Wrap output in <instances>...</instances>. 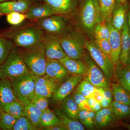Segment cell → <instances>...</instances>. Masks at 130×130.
Here are the masks:
<instances>
[{
  "instance_id": "9f6ffc18",
  "label": "cell",
  "mask_w": 130,
  "mask_h": 130,
  "mask_svg": "<svg viewBox=\"0 0 130 130\" xmlns=\"http://www.w3.org/2000/svg\"></svg>"
},
{
  "instance_id": "44dd1931",
  "label": "cell",
  "mask_w": 130,
  "mask_h": 130,
  "mask_svg": "<svg viewBox=\"0 0 130 130\" xmlns=\"http://www.w3.org/2000/svg\"><path fill=\"white\" fill-rule=\"evenodd\" d=\"M17 100L11 81L7 78H0V106Z\"/></svg>"
},
{
  "instance_id": "74e56055",
  "label": "cell",
  "mask_w": 130,
  "mask_h": 130,
  "mask_svg": "<svg viewBox=\"0 0 130 130\" xmlns=\"http://www.w3.org/2000/svg\"><path fill=\"white\" fill-rule=\"evenodd\" d=\"M71 96L74 102L78 106L79 109L91 110L88 103L87 98L76 89L74 91Z\"/></svg>"
},
{
  "instance_id": "d6a6232c",
  "label": "cell",
  "mask_w": 130,
  "mask_h": 130,
  "mask_svg": "<svg viewBox=\"0 0 130 130\" xmlns=\"http://www.w3.org/2000/svg\"><path fill=\"white\" fill-rule=\"evenodd\" d=\"M14 46L11 40L0 35V66L6 60Z\"/></svg>"
},
{
  "instance_id": "1f68e13d",
  "label": "cell",
  "mask_w": 130,
  "mask_h": 130,
  "mask_svg": "<svg viewBox=\"0 0 130 130\" xmlns=\"http://www.w3.org/2000/svg\"><path fill=\"white\" fill-rule=\"evenodd\" d=\"M113 113L118 120H122L130 116V106L113 101L111 106Z\"/></svg>"
},
{
  "instance_id": "11a10c76",
  "label": "cell",
  "mask_w": 130,
  "mask_h": 130,
  "mask_svg": "<svg viewBox=\"0 0 130 130\" xmlns=\"http://www.w3.org/2000/svg\"><path fill=\"white\" fill-rule=\"evenodd\" d=\"M0 130H1V128H0Z\"/></svg>"
},
{
  "instance_id": "8d00e7d4",
  "label": "cell",
  "mask_w": 130,
  "mask_h": 130,
  "mask_svg": "<svg viewBox=\"0 0 130 130\" xmlns=\"http://www.w3.org/2000/svg\"><path fill=\"white\" fill-rule=\"evenodd\" d=\"M96 88L89 81L84 79L77 86L76 89L87 98L92 97Z\"/></svg>"
},
{
  "instance_id": "816d5d0a",
  "label": "cell",
  "mask_w": 130,
  "mask_h": 130,
  "mask_svg": "<svg viewBox=\"0 0 130 130\" xmlns=\"http://www.w3.org/2000/svg\"><path fill=\"white\" fill-rule=\"evenodd\" d=\"M33 1L35 2H43V0H32Z\"/></svg>"
},
{
  "instance_id": "83f0119b",
  "label": "cell",
  "mask_w": 130,
  "mask_h": 130,
  "mask_svg": "<svg viewBox=\"0 0 130 130\" xmlns=\"http://www.w3.org/2000/svg\"><path fill=\"white\" fill-rule=\"evenodd\" d=\"M60 125H62L60 119L51 109L48 108L43 112L40 121L41 130L44 128Z\"/></svg>"
},
{
  "instance_id": "ab89813d",
  "label": "cell",
  "mask_w": 130,
  "mask_h": 130,
  "mask_svg": "<svg viewBox=\"0 0 130 130\" xmlns=\"http://www.w3.org/2000/svg\"><path fill=\"white\" fill-rule=\"evenodd\" d=\"M31 103L42 112L48 108V98L39 95L35 94Z\"/></svg>"
},
{
  "instance_id": "e575fe53",
  "label": "cell",
  "mask_w": 130,
  "mask_h": 130,
  "mask_svg": "<svg viewBox=\"0 0 130 130\" xmlns=\"http://www.w3.org/2000/svg\"><path fill=\"white\" fill-rule=\"evenodd\" d=\"M109 28L106 22L102 21L96 26L94 29V39H107L108 40L109 37Z\"/></svg>"
},
{
  "instance_id": "8992f818",
  "label": "cell",
  "mask_w": 130,
  "mask_h": 130,
  "mask_svg": "<svg viewBox=\"0 0 130 130\" xmlns=\"http://www.w3.org/2000/svg\"><path fill=\"white\" fill-rule=\"evenodd\" d=\"M20 48L24 60L30 71L37 76L45 75L47 59L42 42L29 48Z\"/></svg>"
},
{
  "instance_id": "ffe728a7",
  "label": "cell",
  "mask_w": 130,
  "mask_h": 130,
  "mask_svg": "<svg viewBox=\"0 0 130 130\" xmlns=\"http://www.w3.org/2000/svg\"><path fill=\"white\" fill-rule=\"evenodd\" d=\"M69 74L84 76L86 74V65L82 60L72 59L67 56L59 60Z\"/></svg>"
},
{
  "instance_id": "d6986e66",
  "label": "cell",
  "mask_w": 130,
  "mask_h": 130,
  "mask_svg": "<svg viewBox=\"0 0 130 130\" xmlns=\"http://www.w3.org/2000/svg\"><path fill=\"white\" fill-rule=\"evenodd\" d=\"M121 50L120 60L124 66H127L130 53V30L127 18L121 31Z\"/></svg>"
},
{
  "instance_id": "cb8c5ba5",
  "label": "cell",
  "mask_w": 130,
  "mask_h": 130,
  "mask_svg": "<svg viewBox=\"0 0 130 130\" xmlns=\"http://www.w3.org/2000/svg\"><path fill=\"white\" fill-rule=\"evenodd\" d=\"M61 110L70 118L76 121L78 119L79 109L71 96H68L62 101Z\"/></svg>"
},
{
  "instance_id": "4fadbf2b",
  "label": "cell",
  "mask_w": 130,
  "mask_h": 130,
  "mask_svg": "<svg viewBox=\"0 0 130 130\" xmlns=\"http://www.w3.org/2000/svg\"><path fill=\"white\" fill-rule=\"evenodd\" d=\"M111 19L106 22L109 28V40L111 47L110 58L115 66L120 62V57L121 50V31L113 27L111 21Z\"/></svg>"
},
{
  "instance_id": "7402d4cb",
  "label": "cell",
  "mask_w": 130,
  "mask_h": 130,
  "mask_svg": "<svg viewBox=\"0 0 130 130\" xmlns=\"http://www.w3.org/2000/svg\"><path fill=\"white\" fill-rule=\"evenodd\" d=\"M116 119V118L111 107L102 108L95 113V127L104 128L110 125Z\"/></svg>"
},
{
  "instance_id": "f1b7e54d",
  "label": "cell",
  "mask_w": 130,
  "mask_h": 130,
  "mask_svg": "<svg viewBox=\"0 0 130 130\" xmlns=\"http://www.w3.org/2000/svg\"><path fill=\"white\" fill-rule=\"evenodd\" d=\"M95 113L92 110L79 109L78 116V121L86 128L89 129H93L95 127Z\"/></svg>"
},
{
  "instance_id": "f546056e",
  "label": "cell",
  "mask_w": 130,
  "mask_h": 130,
  "mask_svg": "<svg viewBox=\"0 0 130 130\" xmlns=\"http://www.w3.org/2000/svg\"><path fill=\"white\" fill-rule=\"evenodd\" d=\"M1 107L5 112L16 119L24 116V106L18 100L2 105Z\"/></svg>"
},
{
  "instance_id": "681fc988",
  "label": "cell",
  "mask_w": 130,
  "mask_h": 130,
  "mask_svg": "<svg viewBox=\"0 0 130 130\" xmlns=\"http://www.w3.org/2000/svg\"><path fill=\"white\" fill-rule=\"evenodd\" d=\"M127 66L130 68V53L129 55V58H128V63H127Z\"/></svg>"
},
{
  "instance_id": "bcb514c9",
  "label": "cell",
  "mask_w": 130,
  "mask_h": 130,
  "mask_svg": "<svg viewBox=\"0 0 130 130\" xmlns=\"http://www.w3.org/2000/svg\"><path fill=\"white\" fill-rule=\"evenodd\" d=\"M42 130H66L62 125L54 126L43 128Z\"/></svg>"
},
{
  "instance_id": "e0dca14e",
  "label": "cell",
  "mask_w": 130,
  "mask_h": 130,
  "mask_svg": "<svg viewBox=\"0 0 130 130\" xmlns=\"http://www.w3.org/2000/svg\"><path fill=\"white\" fill-rule=\"evenodd\" d=\"M81 0H43L57 14L70 15Z\"/></svg>"
},
{
  "instance_id": "7bdbcfd3",
  "label": "cell",
  "mask_w": 130,
  "mask_h": 130,
  "mask_svg": "<svg viewBox=\"0 0 130 130\" xmlns=\"http://www.w3.org/2000/svg\"><path fill=\"white\" fill-rule=\"evenodd\" d=\"M92 97H93L96 101L100 103L102 100L103 96L102 92L99 88H96Z\"/></svg>"
},
{
  "instance_id": "484cf974",
  "label": "cell",
  "mask_w": 130,
  "mask_h": 130,
  "mask_svg": "<svg viewBox=\"0 0 130 130\" xmlns=\"http://www.w3.org/2000/svg\"><path fill=\"white\" fill-rule=\"evenodd\" d=\"M113 97L114 101L130 106V93L118 83L111 85Z\"/></svg>"
},
{
  "instance_id": "836d02e7",
  "label": "cell",
  "mask_w": 130,
  "mask_h": 130,
  "mask_svg": "<svg viewBox=\"0 0 130 130\" xmlns=\"http://www.w3.org/2000/svg\"><path fill=\"white\" fill-rule=\"evenodd\" d=\"M17 119L5 112L0 106V128L3 130H12Z\"/></svg>"
},
{
  "instance_id": "f907efd6",
  "label": "cell",
  "mask_w": 130,
  "mask_h": 130,
  "mask_svg": "<svg viewBox=\"0 0 130 130\" xmlns=\"http://www.w3.org/2000/svg\"><path fill=\"white\" fill-rule=\"evenodd\" d=\"M15 1V0H0V3L5 2L8 1Z\"/></svg>"
},
{
  "instance_id": "9c48e42d",
  "label": "cell",
  "mask_w": 130,
  "mask_h": 130,
  "mask_svg": "<svg viewBox=\"0 0 130 130\" xmlns=\"http://www.w3.org/2000/svg\"><path fill=\"white\" fill-rule=\"evenodd\" d=\"M82 60L86 67V74L84 76V79L89 81L96 88L110 87L109 80L93 60L86 49Z\"/></svg>"
},
{
  "instance_id": "6da1fadb",
  "label": "cell",
  "mask_w": 130,
  "mask_h": 130,
  "mask_svg": "<svg viewBox=\"0 0 130 130\" xmlns=\"http://www.w3.org/2000/svg\"><path fill=\"white\" fill-rule=\"evenodd\" d=\"M75 26L89 40H94L96 26L103 21L97 0H81L70 14Z\"/></svg>"
},
{
  "instance_id": "9a60e30c",
  "label": "cell",
  "mask_w": 130,
  "mask_h": 130,
  "mask_svg": "<svg viewBox=\"0 0 130 130\" xmlns=\"http://www.w3.org/2000/svg\"><path fill=\"white\" fill-rule=\"evenodd\" d=\"M56 14L49 6L44 2H40L33 3L25 13L26 19L31 21H36Z\"/></svg>"
},
{
  "instance_id": "ee69618b",
  "label": "cell",
  "mask_w": 130,
  "mask_h": 130,
  "mask_svg": "<svg viewBox=\"0 0 130 130\" xmlns=\"http://www.w3.org/2000/svg\"><path fill=\"white\" fill-rule=\"evenodd\" d=\"M112 102V101L107 98L103 97L102 100L100 102V104L102 108H107L111 107Z\"/></svg>"
},
{
  "instance_id": "db71d44e",
  "label": "cell",
  "mask_w": 130,
  "mask_h": 130,
  "mask_svg": "<svg viewBox=\"0 0 130 130\" xmlns=\"http://www.w3.org/2000/svg\"><path fill=\"white\" fill-rule=\"evenodd\" d=\"M3 14H2V13L1 12V11H0V17L3 16Z\"/></svg>"
},
{
  "instance_id": "7a4b0ae2",
  "label": "cell",
  "mask_w": 130,
  "mask_h": 130,
  "mask_svg": "<svg viewBox=\"0 0 130 130\" xmlns=\"http://www.w3.org/2000/svg\"><path fill=\"white\" fill-rule=\"evenodd\" d=\"M44 32L35 21L0 31V35L11 40L14 46L28 48L41 42Z\"/></svg>"
},
{
  "instance_id": "8fae6325",
  "label": "cell",
  "mask_w": 130,
  "mask_h": 130,
  "mask_svg": "<svg viewBox=\"0 0 130 130\" xmlns=\"http://www.w3.org/2000/svg\"><path fill=\"white\" fill-rule=\"evenodd\" d=\"M35 94L46 98L53 97L60 83L55 79L45 74L41 76H35Z\"/></svg>"
},
{
  "instance_id": "52a82bcc",
  "label": "cell",
  "mask_w": 130,
  "mask_h": 130,
  "mask_svg": "<svg viewBox=\"0 0 130 130\" xmlns=\"http://www.w3.org/2000/svg\"><path fill=\"white\" fill-rule=\"evenodd\" d=\"M11 81L17 100L24 106L31 103L35 94V76L30 72Z\"/></svg>"
},
{
  "instance_id": "277c9868",
  "label": "cell",
  "mask_w": 130,
  "mask_h": 130,
  "mask_svg": "<svg viewBox=\"0 0 130 130\" xmlns=\"http://www.w3.org/2000/svg\"><path fill=\"white\" fill-rule=\"evenodd\" d=\"M30 72L24 60L21 48L19 47L14 46L0 66V78L12 80Z\"/></svg>"
},
{
  "instance_id": "f6af8a7d",
  "label": "cell",
  "mask_w": 130,
  "mask_h": 130,
  "mask_svg": "<svg viewBox=\"0 0 130 130\" xmlns=\"http://www.w3.org/2000/svg\"><path fill=\"white\" fill-rule=\"evenodd\" d=\"M102 108L101 106L100 103L96 101L95 103L91 107H90L91 110H92L93 111L96 113L98 112L101 109H102Z\"/></svg>"
},
{
  "instance_id": "d590c367",
  "label": "cell",
  "mask_w": 130,
  "mask_h": 130,
  "mask_svg": "<svg viewBox=\"0 0 130 130\" xmlns=\"http://www.w3.org/2000/svg\"><path fill=\"white\" fill-rule=\"evenodd\" d=\"M41 130L32 125L28 118L24 116L17 119L12 130Z\"/></svg>"
},
{
  "instance_id": "b9f144b4",
  "label": "cell",
  "mask_w": 130,
  "mask_h": 130,
  "mask_svg": "<svg viewBox=\"0 0 130 130\" xmlns=\"http://www.w3.org/2000/svg\"><path fill=\"white\" fill-rule=\"evenodd\" d=\"M99 88L102 92L103 97L106 98L110 101H113V94L111 89L110 87Z\"/></svg>"
},
{
  "instance_id": "c3c4849f",
  "label": "cell",
  "mask_w": 130,
  "mask_h": 130,
  "mask_svg": "<svg viewBox=\"0 0 130 130\" xmlns=\"http://www.w3.org/2000/svg\"><path fill=\"white\" fill-rule=\"evenodd\" d=\"M122 125L124 127L127 128L128 129L130 130V124L128 123H122Z\"/></svg>"
},
{
  "instance_id": "30bf717a",
  "label": "cell",
  "mask_w": 130,
  "mask_h": 130,
  "mask_svg": "<svg viewBox=\"0 0 130 130\" xmlns=\"http://www.w3.org/2000/svg\"><path fill=\"white\" fill-rule=\"evenodd\" d=\"M41 42L47 59L60 60L67 56L61 46L60 38L44 33Z\"/></svg>"
},
{
  "instance_id": "5bb4252c",
  "label": "cell",
  "mask_w": 130,
  "mask_h": 130,
  "mask_svg": "<svg viewBox=\"0 0 130 130\" xmlns=\"http://www.w3.org/2000/svg\"><path fill=\"white\" fill-rule=\"evenodd\" d=\"M130 5V0L125 2L115 1L111 21L113 27L119 31H121L127 18Z\"/></svg>"
},
{
  "instance_id": "f5cc1de1",
  "label": "cell",
  "mask_w": 130,
  "mask_h": 130,
  "mask_svg": "<svg viewBox=\"0 0 130 130\" xmlns=\"http://www.w3.org/2000/svg\"><path fill=\"white\" fill-rule=\"evenodd\" d=\"M115 1H119L121 2H125L126 1H128V0H115Z\"/></svg>"
},
{
  "instance_id": "d4e9b609",
  "label": "cell",
  "mask_w": 130,
  "mask_h": 130,
  "mask_svg": "<svg viewBox=\"0 0 130 130\" xmlns=\"http://www.w3.org/2000/svg\"><path fill=\"white\" fill-rule=\"evenodd\" d=\"M42 113L31 103L24 106V116L28 118L32 125L41 130L40 121Z\"/></svg>"
},
{
  "instance_id": "2e32d148",
  "label": "cell",
  "mask_w": 130,
  "mask_h": 130,
  "mask_svg": "<svg viewBox=\"0 0 130 130\" xmlns=\"http://www.w3.org/2000/svg\"><path fill=\"white\" fill-rule=\"evenodd\" d=\"M45 74L60 84L70 76L62 63L56 60L47 59Z\"/></svg>"
},
{
  "instance_id": "4dcf8cb0",
  "label": "cell",
  "mask_w": 130,
  "mask_h": 130,
  "mask_svg": "<svg viewBox=\"0 0 130 130\" xmlns=\"http://www.w3.org/2000/svg\"><path fill=\"white\" fill-rule=\"evenodd\" d=\"M103 21L106 22L111 18L115 0H97Z\"/></svg>"
},
{
  "instance_id": "ba28073f",
  "label": "cell",
  "mask_w": 130,
  "mask_h": 130,
  "mask_svg": "<svg viewBox=\"0 0 130 130\" xmlns=\"http://www.w3.org/2000/svg\"><path fill=\"white\" fill-rule=\"evenodd\" d=\"M85 48L109 82L110 81L116 82L115 66L112 63L110 57L99 48L94 40L88 39Z\"/></svg>"
},
{
  "instance_id": "4316f807",
  "label": "cell",
  "mask_w": 130,
  "mask_h": 130,
  "mask_svg": "<svg viewBox=\"0 0 130 130\" xmlns=\"http://www.w3.org/2000/svg\"><path fill=\"white\" fill-rule=\"evenodd\" d=\"M55 113L66 130H85L84 126L79 121L73 120L67 116L61 110L56 109Z\"/></svg>"
},
{
  "instance_id": "7c38bea8",
  "label": "cell",
  "mask_w": 130,
  "mask_h": 130,
  "mask_svg": "<svg viewBox=\"0 0 130 130\" xmlns=\"http://www.w3.org/2000/svg\"><path fill=\"white\" fill-rule=\"evenodd\" d=\"M83 77L78 75L70 76L58 86L53 96L54 100L58 102L63 101L81 83Z\"/></svg>"
},
{
  "instance_id": "60d3db41",
  "label": "cell",
  "mask_w": 130,
  "mask_h": 130,
  "mask_svg": "<svg viewBox=\"0 0 130 130\" xmlns=\"http://www.w3.org/2000/svg\"><path fill=\"white\" fill-rule=\"evenodd\" d=\"M94 40L99 48L110 57L111 50L109 40L107 39H99L97 38H95Z\"/></svg>"
},
{
  "instance_id": "3957f363",
  "label": "cell",
  "mask_w": 130,
  "mask_h": 130,
  "mask_svg": "<svg viewBox=\"0 0 130 130\" xmlns=\"http://www.w3.org/2000/svg\"><path fill=\"white\" fill-rule=\"evenodd\" d=\"M44 34L61 37L75 27L70 15L54 14L35 21Z\"/></svg>"
},
{
  "instance_id": "f35d334b",
  "label": "cell",
  "mask_w": 130,
  "mask_h": 130,
  "mask_svg": "<svg viewBox=\"0 0 130 130\" xmlns=\"http://www.w3.org/2000/svg\"><path fill=\"white\" fill-rule=\"evenodd\" d=\"M26 19L25 13L13 12L6 14V20L8 23L13 26L20 25Z\"/></svg>"
},
{
  "instance_id": "ac0fdd59",
  "label": "cell",
  "mask_w": 130,
  "mask_h": 130,
  "mask_svg": "<svg viewBox=\"0 0 130 130\" xmlns=\"http://www.w3.org/2000/svg\"><path fill=\"white\" fill-rule=\"evenodd\" d=\"M35 2L32 0H15L0 3V11L3 15L13 12L25 13Z\"/></svg>"
},
{
  "instance_id": "7dc6e473",
  "label": "cell",
  "mask_w": 130,
  "mask_h": 130,
  "mask_svg": "<svg viewBox=\"0 0 130 130\" xmlns=\"http://www.w3.org/2000/svg\"><path fill=\"white\" fill-rule=\"evenodd\" d=\"M127 20L130 30V5L129 8V11H128V14H127Z\"/></svg>"
},
{
  "instance_id": "603a6c76",
  "label": "cell",
  "mask_w": 130,
  "mask_h": 130,
  "mask_svg": "<svg viewBox=\"0 0 130 130\" xmlns=\"http://www.w3.org/2000/svg\"><path fill=\"white\" fill-rule=\"evenodd\" d=\"M116 82L130 93V68L120 62L115 66Z\"/></svg>"
},
{
  "instance_id": "5b68a950",
  "label": "cell",
  "mask_w": 130,
  "mask_h": 130,
  "mask_svg": "<svg viewBox=\"0 0 130 130\" xmlns=\"http://www.w3.org/2000/svg\"><path fill=\"white\" fill-rule=\"evenodd\" d=\"M87 40L86 36L76 26L60 37L61 46L67 56L76 59H82Z\"/></svg>"
}]
</instances>
